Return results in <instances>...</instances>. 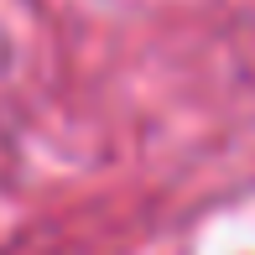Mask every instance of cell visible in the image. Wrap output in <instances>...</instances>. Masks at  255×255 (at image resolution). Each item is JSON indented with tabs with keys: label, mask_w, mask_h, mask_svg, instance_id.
<instances>
[]
</instances>
